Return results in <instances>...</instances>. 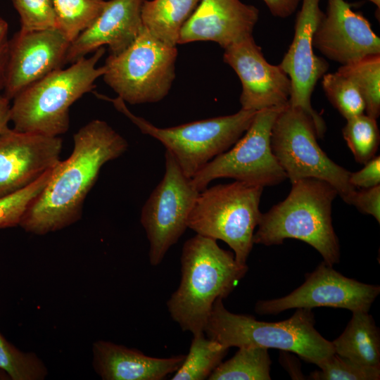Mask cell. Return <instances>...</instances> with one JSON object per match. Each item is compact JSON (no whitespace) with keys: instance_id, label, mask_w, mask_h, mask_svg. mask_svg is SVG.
<instances>
[{"instance_id":"obj_24","label":"cell","mask_w":380,"mask_h":380,"mask_svg":"<svg viewBox=\"0 0 380 380\" xmlns=\"http://www.w3.org/2000/svg\"><path fill=\"white\" fill-rule=\"evenodd\" d=\"M191 346L172 380H203L222 362L228 349L218 342L205 338L204 332L194 334Z\"/></svg>"},{"instance_id":"obj_3","label":"cell","mask_w":380,"mask_h":380,"mask_svg":"<svg viewBox=\"0 0 380 380\" xmlns=\"http://www.w3.org/2000/svg\"><path fill=\"white\" fill-rule=\"evenodd\" d=\"M287 197L261 213L253 243L281 244L286 239L303 241L330 266L339 262L340 246L332 225V203L338 196L329 183L315 179L297 180Z\"/></svg>"},{"instance_id":"obj_30","label":"cell","mask_w":380,"mask_h":380,"mask_svg":"<svg viewBox=\"0 0 380 380\" xmlns=\"http://www.w3.org/2000/svg\"><path fill=\"white\" fill-rule=\"evenodd\" d=\"M317 365L320 370L310 374L314 380H378L380 367L359 365L334 353Z\"/></svg>"},{"instance_id":"obj_22","label":"cell","mask_w":380,"mask_h":380,"mask_svg":"<svg viewBox=\"0 0 380 380\" xmlns=\"http://www.w3.org/2000/svg\"><path fill=\"white\" fill-rule=\"evenodd\" d=\"M201 0H145L141 8L144 28L154 37L172 47Z\"/></svg>"},{"instance_id":"obj_15","label":"cell","mask_w":380,"mask_h":380,"mask_svg":"<svg viewBox=\"0 0 380 380\" xmlns=\"http://www.w3.org/2000/svg\"><path fill=\"white\" fill-rule=\"evenodd\" d=\"M70 40L57 27L24 31L10 39L4 96L20 92L65 65Z\"/></svg>"},{"instance_id":"obj_33","label":"cell","mask_w":380,"mask_h":380,"mask_svg":"<svg viewBox=\"0 0 380 380\" xmlns=\"http://www.w3.org/2000/svg\"><path fill=\"white\" fill-rule=\"evenodd\" d=\"M361 213L372 215L380 222V185L355 191L349 203Z\"/></svg>"},{"instance_id":"obj_26","label":"cell","mask_w":380,"mask_h":380,"mask_svg":"<svg viewBox=\"0 0 380 380\" xmlns=\"http://www.w3.org/2000/svg\"><path fill=\"white\" fill-rule=\"evenodd\" d=\"M56 27L70 42L89 27L100 15L104 0H51Z\"/></svg>"},{"instance_id":"obj_2","label":"cell","mask_w":380,"mask_h":380,"mask_svg":"<svg viewBox=\"0 0 380 380\" xmlns=\"http://www.w3.org/2000/svg\"><path fill=\"white\" fill-rule=\"evenodd\" d=\"M181 281L167 302V310L181 329L204 332L213 303L224 298L246 274V265L221 248L217 240L195 235L183 246Z\"/></svg>"},{"instance_id":"obj_16","label":"cell","mask_w":380,"mask_h":380,"mask_svg":"<svg viewBox=\"0 0 380 380\" xmlns=\"http://www.w3.org/2000/svg\"><path fill=\"white\" fill-rule=\"evenodd\" d=\"M62 139L7 127L0 133V198L16 193L61 161Z\"/></svg>"},{"instance_id":"obj_13","label":"cell","mask_w":380,"mask_h":380,"mask_svg":"<svg viewBox=\"0 0 380 380\" xmlns=\"http://www.w3.org/2000/svg\"><path fill=\"white\" fill-rule=\"evenodd\" d=\"M379 292V286L348 278L323 261L305 275V282L293 292L280 298L259 300L255 310L267 315L291 308L327 306L368 312Z\"/></svg>"},{"instance_id":"obj_21","label":"cell","mask_w":380,"mask_h":380,"mask_svg":"<svg viewBox=\"0 0 380 380\" xmlns=\"http://www.w3.org/2000/svg\"><path fill=\"white\" fill-rule=\"evenodd\" d=\"M331 343L339 356L361 365L380 367L379 330L368 312H353L343 332Z\"/></svg>"},{"instance_id":"obj_12","label":"cell","mask_w":380,"mask_h":380,"mask_svg":"<svg viewBox=\"0 0 380 380\" xmlns=\"http://www.w3.org/2000/svg\"><path fill=\"white\" fill-rule=\"evenodd\" d=\"M320 1L301 0L293 39L279 65L291 81L289 104L305 111L314 122L317 137L322 138L325 122L311 105L315 85L329 69L328 62L315 54L312 45L313 34L324 16Z\"/></svg>"},{"instance_id":"obj_8","label":"cell","mask_w":380,"mask_h":380,"mask_svg":"<svg viewBox=\"0 0 380 380\" xmlns=\"http://www.w3.org/2000/svg\"><path fill=\"white\" fill-rule=\"evenodd\" d=\"M312 119L302 109L285 106L271 133V148L291 183L315 178L332 185L349 204L356 188L349 182L350 172L331 160L317 141Z\"/></svg>"},{"instance_id":"obj_10","label":"cell","mask_w":380,"mask_h":380,"mask_svg":"<svg viewBox=\"0 0 380 380\" xmlns=\"http://www.w3.org/2000/svg\"><path fill=\"white\" fill-rule=\"evenodd\" d=\"M284 107L257 111L245 134L234 146L214 158L191 178L194 188L201 191L213 180L222 177L263 188L287 179L271 148L272 126Z\"/></svg>"},{"instance_id":"obj_35","label":"cell","mask_w":380,"mask_h":380,"mask_svg":"<svg viewBox=\"0 0 380 380\" xmlns=\"http://www.w3.org/2000/svg\"><path fill=\"white\" fill-rule=\"evenodd\" d=\"M8 25L0 18V92L4 89L9 56Z\"/></svg>"},{"instance_id":"obj_6","label":"cell","mask_w":380,"mask_h":380,"mask_svg":"<svg viewBox=\"0 0 380 380\" xmlns=\"http://www.w3.org/2000/svg\"><path fill=\"white\" fill-rule=\"evenodd\" d=\"M96 96L112 102L143 134L160 141L190 179L208 162L229 149L248 129L257 112L241 108L232 115L160 128L134 115L120 97L110 99L99 94Z\"/></svg>"},{"instance_id":"obj_34","label":"cell","mask_w":380,"mask_h":380,"mask_svg":"<svg viewBox=\"0 0 380 380\" xmlns=\"http://www.w3.org/2000/svg\"><path fill=\"white\" fill-rule=\"evenodd\" d=\"M362 169L350 172L349 182L355 188L368 189L380 185V157L375 156Z\"/></svg>"},{"instance_id":"obj_5","label":"cell","mask_w":380,"mask_h":380,"mask_svg":"<svg viewBox=\"0 0 380 380\" xmlns=\"http://www.w3.org/2000/svg\"><path fill=\"white\" fill-rule=\"evenodd\" d=\"M311 309L298 308L289 319L278 322L258 321L253 316L228 311L217 298L204 327L208 338L229 348L255 346L290 351L318 364L335 353L332 343L315 328Z\"/></svg>"},{"instance_id":"obj_31","label":"cell","mask_w":380,"mask_h":380,"mask_svg":"<svg viewBox=\"0 0 380 380\" xmlns=\"http://www.w3.org/2000/svg\"><path fill=\"white\" fill-rule=\"evenodd\" d=\"M51 171L48 170L26 188L0 198V229L19 225L30 204L46 184Z\"/></svg>"},{"instance_id":"obj_29","label":"cell","mask_w":380,"mask_h":380,"mask_svg":"<svg viewBox=\"0 0 380 380\" xmlns=\"http://www.w3.org/2000/svg\"><path fill=\"white\" fill-rule=\"evenodd\" d=\"M0 369L13 380H41L47 374L46 367L35 354L19 350L1 334Z\"/></svg>"},{"instance_id":"obj_28","label":"cell","mask_w":380,"mask_h":380,"mask_svg":"<svg viewBox=\"0 0 380 380\" xmlns=\"http://www.w3.org/2000/svg\"><path fill=\"white\" fill-rule=\"evenodd\" d=\"M324 91L332 106L346 120L363 114L365 102L354 83L337 71L322 77Z\"/></svg>"},{"instance_id":"obj_25","label":"cell","mask_w":380,"mask_h":380,"mask_svg":"<svg viewBox=\"0 0 380 380\" xmlns=\"http://www.w3.org/2000/svg\"><path fill=\"white\" fill-rule=\"evenodd\" d=\"M337 72L356 86L363 98L366 115L377 119L380 115V54L341 65Z\"/></svg>"},{"instance_id":"obj_17","label":"cell","mask_w":380,"mask_h":380,"mask_svg":"<svg viewBox=\"0 0 380 380\" xmlns=\"http://www.w3.org/2000/svg\"><path fill=\"white\" fill-rule=\"evenodd\" d=\"M312 45L341 65L380 54V39L361 13L345 0H327V13L312 37Z\"/></svg>"},{"instance_id":"obj_9","label":"cell","mask_w":380,"mask_h":380,"mask_svg":"<svg viewBox=\"0 0 380 380\" xmlns=\"http://www.w3.org/2000/svg\"><path fill=\"white\" fill-rule=\"evenodd\" d=\"M177 50L151 34L144 27L134 42L105 62L104 82L125 102L155 103L169 93L175 77Z\"/></svg>"},{"instance_id":"obj_19","label":"cell","mask_w":380,"mask_h":380,"mask_svg":"<svg viewBox=\"0 0 380 380\" xmlns=\"http://www.w3.org/2000/svg\"><path fill=\"white\" fill-rule=\"evenodd\" d=\"M145 0H110L94 22L70 43L65 63H74L103 45L110 54L128 48L144 28L141 8Z\"/></svg>"},{"instance_id":"obj_36","label":"cell","mask_w":380,"mask_h":380,"mask_svg":"<svg viewBox=\"0 0 380 380\" xmlns=\"http://www.w3.org/2000/svg\"><path fill=\"white\" fill-rule=\"evenodd\" d=\"M275 17L285 18L293 14L301 0H262Z\"/></svg>"},{"instance_id":"obj_1","label":"cell","mask_w":380,"mask_h":380,"mask_svg":"<svg viewBox=\"0 0 380 380\" xmlns=\"http://www.w3.org/2000/svg\"><path fill=\"white\" fill-rule=\"evenodd\" d=\"M73 141L70 156L52 169L46 184L21 219L19 225L26 232L44 235L78 221L102 166L128 148L126 139L101 120L82 127Z\"/></svg>"},{"instance_id":"obj_18","label":"cell","mask_w":380,"mask_h":380,"mask_svg":"<svg viewBox=\"0 0 380 380\" xmlns=\"http://www.w3.org/2000/svg\"><path fill=\"white\" fill-rule=\"evenodd\" d=\"M259 10L240 0H201L182 26L178 44L213 41L224 49L253 36Z\"/></svg>"},{"instance_id":"obj_7","label":"cell","mask_w":380,"mask_h":380,"mask_svg":"<svg viewBox=\"0 0 380 380\" xmlns=\"http://www.w3.org/2000/svg\"><path fill=\"white\" fill-rule=\"evenodd\" d=\"M263 187L240 181L201 191L187 220L197 234L225 242L241 265L253 246V234L261 213Z\"/></svg>"},{"instance_id":"obj_14","label":"cell","mask_w":380,"mask_h":380,"mask_svg":"<svg viewBox=\"0 0 380 380\" xmlns=\"http://www.w3.org/2000/svg\"><path fill=\"white\" fill-rule=\"evenodd\" d=\"M223 60L240 79L241 109L258 111L289 104V77L279 65L267 61L253 36L224 49Z\"/></svg>"},{"instance_id":"obj_4","label":"cell","mask_w":380,"mask_h":380,"mask_svg":"<svg viewBox=\"0 0 380 380\" xmlns=\"http://www.w3.org/2000/svg\"><path fill=\"white\" fill-rule=\"evenodd\" d=\"M105 51L101 46L89 58L55 70L20 92L11 106L13 129L51 137L66 133L70 107L91 91L96 87L95 81L105 73L104 65L96 66Z\"/></svg>"},{"instance_id":"obj_32","label":"cell","mask_w":380,"mask_h":380,"mask_svg":"<svg viewBox=\"0 0 380 380\" xmlns=\"http://www.w3.org/2000/svg\"><path fill=\"white\" fill-rule=\"evenodd\" d=\"M18 11L21 30L31 31L56 27L51 0H11Z\"/></svg>"},{"instance_id":"obj_37","label":"cell","mask_w":380,"mask_h":380,"mask_svg":"<svg viewBox=\"0 0 380 380\" xmlns=\"http://www.w3.org/2000/svg\"><path fill=\"white\" fill-rule=\"evenodd\" d=\"M10 100L5 96L0 95V133L8 127L11 121Z\"/></svg>"},{"instance_id":"obj_11","label":"cell","mask_w":380,"mask_h":380,"mask_svg":"<svg viewBox=\"0 0 380 380\" xmlns=\"http://www.w3.org/2000/svg\"><path fill=\"white\" fill-rule=\"evenodd\" d=\"M164 176L145 202L140 221L149 242V262L156 266L186 231L199 194L171 153H165Z\"/></svg>"},{"instance_id":"obj_20","label":"cell","mask_w":380,"mask_h":380,"mask_svg":"<svg viewBox=\"0 0 380 380\" xmlns=\"http://www.w3.org/2000/svg\"><path fill=\"white\" fill-rule=\"evenodd\" d=\"M92 350L95 371L104 380H161L175 373L185 358V355L153 357L105 341L95 342Z\"/></svg>"},{"instance_id":"obj_38","label":"cell","mask_w":380,"mask_h":380,"mask_svg":"<svg viewBox=\"0 0 380 380\" xmlns=\"http://www.w3.org/2000/svg\"><path fill=\"white\" fill-rule=\"evenodd\" d=\"M369 1H371L372 3H373L374 4H375L378 9H379L380 8V0H368Z\"/></svg>"},{"instance_id":"obj_27","label":"cell","mask_w":380,"mask_h":380,"mask_svg":"<svg viewBox=\"0 0 380 380\" xmlns=\"http://www.w3.org/2000/svg\"><path fill=\"white\" fill-rule=\"evenodd\" d=\"M343 137L357 163L365 164L376 156L380 142L376 119L361 114L348 118Z\"/></svg>"},{"instance_id":"obj_23","label":"cell","mask_w":380,"mask_h":380,"mask_svg":"<svg viewBox=\"0 0 380 380\" xmlns=\"http://www.w3.org/2000/svg\"><path fill=\"white\" fill-rule=\"evenodd\" d=\"M268 349L248 346L239 348L229 360L221 362L210 380H270L271 360Z\"/></svg>"}]
</instances>
